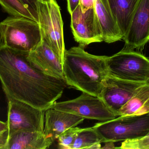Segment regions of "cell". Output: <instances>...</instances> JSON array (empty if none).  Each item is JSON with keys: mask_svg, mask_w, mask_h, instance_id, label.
<instances>
[{"mask_svg": "<svg viewBox=\"0 0 149 149\" xmlns=\"http://www.w3.org/2000/svg\"><path fill=\"white\" fill-rule=\"evenodd\" d=\"M0 5L10 15L24 17L38 22L37 19L22 0H0Z\"/></svg>", "mask_w": 149, "mask_h": 149, "instance_id": "cell-19", "label": "cell"}, {"mask_svg": "<svg viewBox=\"0 0 149 149\" xmlns=\"http://www.w3.org/2000/svg\"><path fill=\"white\" fill-rule=\"evenodd\" d=\"M116 149H149V132L140 138L123 141L120 147Z\"/></svg>", "mask_w": 149, "mask_h": 149, "instance_id": "cell-21", "label": "cell"}, {"mask_svg": "<svg viewBox=\"0 0 149 149\" xmlns=\"http://www.w3.org/2000/svg\"><path fill=\"white\" fill-rule=\"evenodd\" d=\"M104 143H105V145L104 147H101V149H116L115 147L114 143L113 142H106Z\"/></svg>", "mask_w": 149, "mask_h": 149, "instance_id": "cell-27", "label": "cell"}, {"mask_svg": "<svg viewBox=\"0 0 149 149\" xmlns=\"http://www.w3.org/2000/svg\"><path fill=\"white\" fill-rule=\"evenodd\" d=\"M109 75L134 82H149V59L139 52L123 48L108 57Z\"/></svg>", "mask_w": 149, "mask_h": 149, "instance_id": "cell-6", "label": "cell"}, {"mask_svg": "<svg viewBox=\"0 0 149 149\" xmlns=\"http://www.w3.org/2000/svg\"><path fill=\"white\" fill-rule=\"evenodd\" d=\"M110 10L122 32L127 34L139 0H107Z\"/></svg>", "mask_w": 149, "mask_h": 149, "instance_id": "cell-16", "label": "cell"}, {"mask_svg": "<svg viewBox=\"0 0 149 149\" xmlns=\"http://www.w3.org/2000/svg\"><path fill=\"white\" fill-rule=\"evenodd\" d=\"M81 129L77 127H72L62 133L58 138V148L72 149L76 136Z\"/></svg>", "mask_w": 149, "mask_h": 149, "instance_id": "cell-20", "label": "cell"}, {"mask_svg": "<svg viewBox=\"0 0 149 149\" xmlns=\"http://www.w3.org/2000/svg\"><path fill=\"white\" fill-rule=\"evenodd\" d=\"M102 137L93 127L82 128L77 134L72 149H101Z\"/></svg>", "mask_w": 149, "mask_h": 149, "instance_id": "cell-18", "label": "cell"}, {"mask_svg": "<svg viewBox=\"0 0 149 149\" xmlns=\"http://www.w3.org/2000/svg\"><path fill=\"white\" fill-rule=\"evenodd\" d=\"M124 48H143L149 42V0H139L127 34L123 37Z\"/></svg>", "mask_w": 149, "mask_h": 149, "instance_id": "cell-11", "label": "cell"}, {"mask_svg": "<svg viewBox=\"0 0 149 149\" xmlns=\"http://www.w3.org/2000/svg\"><path fill=\"white\" fill-rule=\"evenodd\" d=\"M67 8L70 14H71L80 4V0H67Z\"/></svg>", "mask_w": 149, "mask_h": 149, "instance_id": "cell-24", "label": "cell"}, {"mask_svg": "<svg viewBox=\"0 0 149 149\" xmlns=\"http://www.w3.org/2000/svg\"><path fill=\"white\" fill-rule=\"evenodd\" d=\"M71 27L74 39L80 46L103 41L101 29L94 8L82 12L79 5L71 14Z\"/></svg>", "mask_w": 149, "mask_h": 149, "instance_id": "cell-9", "label": "cell"}, {"mask_svg": "<svg viewBox=\"0 0 149 149\" xmlns=\"http://www.w3.org/2000/svg\"><path fill=\"white\" fill-rule=\"evenodd\" d=\"M54 141L43 132L19 131L8 136L5 149H45Z\"/></svg>", "mask_w": 149, "mask_h": 149, "instance_id": "cell-15", "label": "cell"}, {"mask_svg": "<svg viewBox=\"0 0 149 149\" xmlns=\"http://www.w3.org/2000/svg\"><path fill=\"white\" fill-rule=\"evenodd\" d=\"M7 132H8V124L7 122H3L0 121V136L2 135Z\"/></svg>", "mask_w": 149, "mask_h": 149, "instance_id": "cell-26", "label": "cell"}, {"mask_svg": "<svg viewBox=\"0 0 149 149\" xmlns=\"http://www.w3.org/2000/svg\"><path fill=\"white\" fill-rule=\"evenodd\" d=\"M8 139V132L0 136V149H5Z\"/></svg>", "mask_w": 149, "mask_h": 149, "instance_id": "cell-25", "label": "cell"}, {"mask_svg": "<svg viewBox=\"0 0 149 149\" xmlns=\"http://www.w3.org/2000/svg\"><path fill=\"white\" fill-rule=\"evenodd\" d=\"M93 127L102 137L103 143L136 139L149 132V113L142 115L118 116L98 122Z\"/></svg>", "mask_w": 149, "mask_h": 149, "instance_id": "cell-4", "label": "cell"}, {"mask_svg": "<svg viewBox=\"0 0 149 149\" xmlns=\"http://www.w3.org/2000/svg\"><path fill=\"white\" fill-rule=\"evenodd\" d=\"M28 58L33 66L46 75L64 79L63 62L44 40L29 52Z\"/></svg>", "mask_w": 149, "mask_h": 149, "instance_id": "cell-12", "label": "cell"}, {"mask_svg": "<svg viewBox=\"0 0 149 149\" xmlns=\"http://www.w3.org/2000/svg\"><path fill=\"white\" fill-rule=\"evenodd\" d=\"M94 8L101 29L103 41L111 43L123 39L122 32L107 0H96Z\"/></svg>", "mask_w": 149, "mask_h": 149, "instance_id": "cell-14", "label": "cell"}, {"mask_svg": "<svg viewBox=\"0 0 149 149\" xmlns=\"http://www.w3.org/2000/svg\"><path fill=\"white\" fill-rule=\"evenodd\" d=\"M149 113V82L140 90L122 107L118 116L142 115Z\"/></svg>", "mask_w": 149, "mask_h": 149, "instance_id": "cell-17", "label": "cell"}, {"mask_svg": "<svg viewBox=\"0 0 149 149\" xmlns=\"http://www.w3.org/2000/svg\"><path fill=\"white\" fill-rule=\"evenodd\" d=\"M96 0H80V5L82 12H85L88 9L93 8Z\"/></svg>", "mask_w": 149, "mask_h": 149, "instance_id": "cell-23", "label": "cell"}, {"mask_svg": "<svg viewBox=\"0 0 149 149\" xmlns=\"http://www.w3.org/2000/svg\"><path fill=\"white\" fill-rule=\"evenodd\" d=\"M108 57L90 54L80 45L66 50L63 71L68 86L100 97L106 79L109 75Z\"/></svg>", "mask_w": 149, "mask_h": 149, "instance_id": "cell-2", "label": "cell"}, {"mask_svg": "<svg viewBox=\"0 0 149 149\" xmlns=\"http://www.w3.org/2000/svg\"><path fill=\"white\" fill-rule=\"evenodd\" d=\"M84 120L78 115L51 108L45 112L44 134L55 141L65 130L76 127Z\"/></svg>", "mask_w": 149, "mask_h": 149, "instance_id": "cell-13", "label": "cell"}, {"mask_svg": "<svg viewBox=\"0 0 149 149\" xmlns=\"http://www.w3.org/2000/svg\"><path fill=\"white\" fill-rule=\"evenodd\" d=\"M29 52L0 43V81L7 99L26 102L46 111L53 106L68 86L64 79L46 75L36 69Z\"/></svg>", "mask_w": 149, "mask_h": 149, "instance_id": "cell-1", "label": "cell"}, {"mask_svg": "<svg viewBox=\"0 0 149 149\" xmlns=\"http://www.w3.org/2000/svg\"><path fill=\"white\" fill-rule=\"evenodd\" d=\"M41 1H49V0H40Z\"/></svg>", "mask_w": 149, "mask_h": 149, "instance_id": "cell-28", "label": "cell"}, {"mask_svg": "<svg viewBox=\"0 0 149 149\" xmlns=\"http://www.w3.org/2000/svg\"><path fill=\"white\" fill-rule=\"evenodd\" d=\"M146 83L124 80L109 75L100 97L118 117L119 110Z\"/></svg>", "mask_w": 149, "mask_h": 149, "instance_id": "cell-10", "label": "cell"}, {"mask_svg": "<svg viewBox=\"0 0 149 149\" xmlns=\"http://www.w3.org/2000/svg\"><path fill=\"white\" fill-rule=\"evenodd\" d=\"M42 40L39 24L27 17L10 15L0 22V43L29 52Z\"/></svg>", "mask_w": 149, "mask_h": 149, "instance_id": "cell-3", "label": "cell"}, {"mask_svg": "<svg viewBox=\"0 0 149 149\" xmlns=\"http://www.w3.org/2000/svg\"><path fill=\"white\" fill-rule=\"evenodd\" d=\"M52 108L73 114L84 119L101 122L113 120L117 117L100 97L82 92L73 99L56 102Z\"/></svg>", "mask_w": 149, "mask_h": 149, "instance_id": "cell-8", "label": "cell"}, {"mask_svg": "<svg viewBox=\"0 0 149 149\" xmlns=\"http://www.w3.org/2000/svg\"><path fill=\"white\" fill-rule=\"evenodd\" d=\"M8 136L19 131L43 132L45 111L15 99H8Z\"/></svg>", "mask_w": 149, "mask_h": 149, "instance_id": "cell-7", "label": "cell"}, {"mask_svg": "<svg viewBox=\"0 0 149 149\" xmlns=\"http://www.w3.org/2000/svg\"><path fill=\"white\" fill-rule=\"evenodd\" d=\"M38 0H22V2L27 6L34 16L38 20V15L37 8V1Z\"/></svg>", "mask_w": 149, "mask_h": 149, "instance_id": "cell-22", "label": "cell"}, {"mask_svg": "<svg viewBox=\"0 0 149 149\" xmlns=\"http://www.w3.org/2000/svg\"><path fill=\"white\" fill-rule=\"evenodd\" d=\"M37 8L42 38L49 45L63 64L66 50L60 7L56 0L48 1L38 0Z\"/></svg>", "mask_w": 149, "mask_h": 149, "instance_id": "cell-5", "label": "cell"}]
</instances>
